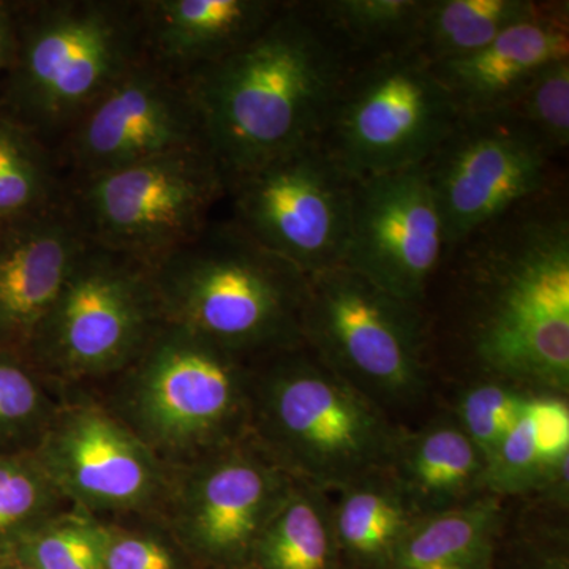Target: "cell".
Masks as SVG:
<instances>
[{"instance_id":"cell-35","label":"cell","mask_w":569,"mask_h":569,"mask_svg":"<svg viewBox=\"0 0 569 569\" xmlns=\"http://www.w3.org/2000/svg\"><path fill=\"white\" fill-rule=\"evenodd\" d=\"M523 569H569L568 557L556 550H538Z\"/></svg>"},{"instance_id":"cell-2","label":"cell","mask_w":569,"mask_h":569,"mask_svg":"<svg viewBox=\"0 0 569 569\" xmlns=\"http://www.w3.org/2000/svg\"><path fill=\"white\" fill-rule=\"evenodd\" d=\"M356 59L316 2H284L244 47L183 78L227 179L320 140Z\"/></svg>"},{"instance_id":"cell-3","label":"cell","mask_w":569,"mask_h":569,"mask_svg":"<svg viewBox=\"0 0 569 569\" xmlns=\"http://www.w3.org/2000/svg\"><path fill=\"white\" fill-rule=\"evenodd\" d=\"M141 61L138 2L48 0L14 6L13 50L0 77V112L54 152L82 112Z\"/></svg>"},{"instance_id":"cell-12","label":"cell","mask_w":569,"mask_h":569,"mask_svg":"<svg viewBox=\"0 0 569 569\" xmlns=\"http://www.w3.org/2000/svg\"><path fill=\"white\" fill-rule=\"evenodd\" d=\"M162 316L149 266L88 241L33 342L63 365H119L148 340Z\"/></svg>"},{"instance_id":"cell-8","label":"cell","mask_w":569,"mask_h":569,"mask_svg":"<svg viewBox=\"0 0 569 569\" xmlns=\"http://www.w3.org/2000/svg\"><path fill=\"white\" fill-rule=\"evenodd\" d=\"M67 194L89 241L152 268L212 222L227 176L194 148L73 181Z\"/></svg>"},{"instance_id":"cell-37","label":"cell","mask_w":569,"mask_h":569,"mask_svg":"<svg viewBox=\"0 0 569 569\" xmlns=\"http://www.w3.org/2000/svg\"><path fill=\"white\" fill-rule=\"evenodd\" d=\"M348 569H353V568H348Z\"/></svg>"},{"instance_id":"cell-7","label":"cell","mask_w":569,"mask_h":569,"mask_svg":"<svg viewBox=\"0 0 569 569\" xmlns=\"http://www.w3.org/2000/svg\"><path fill=\"white\" fill-rule=\"evenodd\" d=\"M459 116L417 52H388L356 59L320 141L361 181L421 167Z\"/></svg>"},{"instance_id":"cell-21","label":"cell","mask_w":569,"mask_h":569,"mask_svg":"<svg viewBox=\"0 0 569 569\" xmlns=\"http://www.w3.org/2000/svg\"><path fill=\"white\" fill-rule=\"evenodd\" d=\"M569 408L563 396L530 392L516 425L486 463L482 490L509 497L568 492Z\"/></svg>"},{"instance_id":"cell-24","label":"cell","mask_w":569,"mask_h":569,"mask_svg":"<svg viewBox=\"0 0 569 569\" xmlns=\"http://www.w3.org/2000/svg\"><path fill=\"white\" fill-rule=\"evenodd\" d=\"M537 0H426L411 51L429 66L481 50L537 9Z\"/></svg>"},{"instance_id":"cell-15","label":"cell","mask_w":569,"mask_h":569,"mask_svg":"<svg viewBox=\"0 0 569 569\" xmlns=\"http://www.w3.org/2000/svg\"><path fill=\"white\" fill-rule=\"evenodd\" d=\"M69 194L0 222V340L32 342L88 244Z\"/></svg>"},{"instance_id":"cell-10","label":"cell","mask_w":569,"mask_h":569,"mask_svg":"<svg viewBox=\"0 0 569 569\" xmlns=\"http://www.w3.org/2000/svg\"><path fill=\"white\" fill-rule=\"evenodd\" d=\"M557 156L515 112L460 114L421 164L447 247L563 182Z\"/></svg>"},{"instance_id":"cell-27","label":"cell","mask_w":569,"mask_h":569,"mask_svg":"<svg viewBox=\"0 0 569 569\" xmlns=\"http://www.w3.org/2000/svg\"><path fill=\"white\" fill-rule=\"evenodd\" d=\"M356 58H372L413 47L426 0H325L316 2Z\"/></svg>"},{"instance_id":"cell-22","label":"cell","mask_w":569,"mask_h":569,"mask_svg":"<svg viewBox=\"0 0 569 569\" xmlns=\"http://www.w3.org/2000/svg\"><path fill=\"white\" fill-rule=\"evenodd\" d=\"M332 530L340 557L353 569H389L396 549L419 518L387 471L335 490Z\"/></svg>"},{"instance_id":"cell-23","label":"cell","mask_w":569,"mask_h":569,"mask_svg":"<svg viewBox=\"0 0 569 569\" xmlns=\"http://www.w3.org/2000/svg\"><path fill=\"white\" fill-rule=\"evenodd\" d=\"M500 498L490 493L419 516L389 569H492L501 523Z\"/></svg>"},{"instance_id":"cell-13","label":"cell","mask_w":569,"mask_h":569,"mask_svg":"<svg viewBox=\"0 0 569 569\" xmlns=\"http://www.w3.org/2000/svg\"><path fill=\"white\" fill-rule=\"evenodd\" d=\"M445 250L440 211L421 167L356 181L343 266L425 307Z\"/></svg>"},{"instance_id":"cell-25","label":"cell","mask_w":569,"mask_h":569,"mask_svg":"<svg viewBox=\"0 0 569 569\" xmlns=\"http://www.w3.org/2000/svg\"><path fill=\"white\" fill-rule=\"evenodd\" d=\"M252 553L261 569H339L331 503L325 492L291 488Z\"/></svg>"},{"instance_id":"cell-31","label":"cell","mask_w":569,"mask_h":569,"mask_svg":"<svg viewBox=\"0 0 569 569\" xmlns=\"http://www.w3.org/2000/svg\"><path fill=\"white\" fill-rule=\"evenodd\" d=\"M48 490L37 473L21 463L0 460V535L40 515Z\"/></svg>"},{"instance_id":"cell-34","label":"cell","mask_w":569,"mask_h":569,"mask_svg":"<svg viewBox=\"0 0 569 569\" xmlns=\"http://www.w3.org/2000/svg\"><path fill=\"white\" fill-rule=\"evenodd\" d=\"M13 50V7L0 3V77L9 66Z\"/></svg>"},{"instance_id":"cell-33","label":"cell","mask_w":569,"mask_h":569,"mask_svg":"<svg viewBox=\"0 0 569 569\" xmlns=\"http://www.w3.org/2000/svg\"><path fill=\"white\" fill-rule=\"evenodd\" d=\"M173 559L168 550L151 539L110 535L104 569H173Z\"/></svg>"},{"instance_id":"cell-29","label":"cell","mask_w":569,"mask_h":569,"mask_svg":"<svg viewBox=\"0 0 569 569\" xmlns=\"http://www.w3.org/2000/svg\"><path fill=\"white\" fill-rule=\"evenodd\" d=\"M548 144L557 157L569 146V58L539 71L508 108Z\"/></svg>"},{"instance_id":"cell-4","label":"cell","mask_w":569,"mask_h":569,"mask_svg":"<svg viewBox=\"0 0 569 569\" xmlns=\"http://www.w3.org/2000/svg\"><path fill=\"white\" fill-rule=\"evenodd\" d=\"M160 312L236 353L298 348L309 277L233 220H212L193 241L151 268Z\"/></svg>"},{"instance_id":"cell-32","label":"cell","mask_w":569,"mask_h":569,"mask_svg":"<svg viewBox=\"0 0 569 569\" xmlns=\"http://www.w3.org/2000/svg\"><path fill=\"white\" fill-rule=\"evenodd\" d=\"M39 403L31 377L0 356V427L13 426L31 417Z\"/></svg>"},{"instance_id":"cell-16","label":"cell","mask_w":569,"mask_h":569,"mask_svg":"<svg viewBox=\"0 0 569 569\" xmlns=\"http://www.w3.org/2000/svg\"><path fill=\"white\" fill-rule=\"evenodd\" d=\"M569 58V2H538L481 50L432 67L459 114L505 110L539 71Z\"/></svg>"},{"instance_id":"cell-26","label":"cell","mask_w":569,"mask_h":569,"mask_svg":"<svg viewBox=\"0 0 569 569\" xmlns=\"http://www.w3.org/2000/svg\"><path fill=\"white\" fill-rule=\"evenodd\" d=\"M54 152L0 112V222L29 216L67 194Z\"/></svg>"},{"instance_id":"cell-19","label":"cell","mask_w":569,"mask_h":569,"mask_svg":"<svg viewBox=\"0 0 569 569\" xmlns=\"http://www.w3.org/2000/svg\"><path fill=\"white\" fill-rule=\"evenodd\" d=\"M51 459L63 485L89 503L130 507L151 489L148 452L121 426L96 411H81L62 426Z\"/></svg>"},{"instance_id":"cell-30","label":"cell","mask_w":569,"mask_h":569,"mask_svg":"<svg viewBox=\"0 0 569 569\" xmlns=\"http://www.w3.org/2000/svg\"><path fill=\"white\" fill-rule=\"evenodd\" d=\"M110 533L84 520H70L41 531L26 553L33 569H104Z\"/></svg>"},{"instance_id":"cell-17","label":"cell","mask_w":569,"mask_h":569,"mask_svg":"<svg viewBox=\"0 0 569 569\" xmlns=\"http://www.w3.org/2000/svg\"><path fill=\"white\" fill-rule=\"evenodd\" d=\"M279 0H140L144 59L176 77L244 47L279 13Z\"/></svg>"},{"instance_id":"cell-14","label":"cell","mask_w":569,"mask_h":569,"mask_svg":"<svg viewBox=\"0 0 569 569\" xmlns=\"http://www.w3.org/2000/svg\"><path fill=\"white\" fill-rule=\"evenodd\" d=\"M159 336L146 367V417L170 438L211 436L238 411L234 353L174 325Z\"/></svg>"},{"instance_id":"cell-20","label":"cell","mask_w":569,"mask_h":569,"mask_svg":"<svg viewBox=\"0 0 569 569\" xmlns=\"http://www.w3.org/2000/svg\"><path fill=\"white\" fill-rule=\"evenodd\" d=\"M388 473L418 515L443 511L485 493L486 459L455 417L402 433Z\"/></svg>"},{"instance_id":"cell-5","label":"cell","mask_w":569,"mask_h":569,"mask_svg":"<svg viewBox=\"0 0 569 569\" xmlns=\"http://www.w3.org/2000/svg\"><path fill=\"white\" fill-rule=\"evenodd\" d=\"M301 332L321 365L383 410L411 406L425 396V307L387 293L353 269L339 266L309 277Z\"/></svg>"},{"instance_id":"cell-9","label":"cell","mask_w":569,"mask_h":569,"mask_svg":"<svg viewBox=\"0 0 569 569\" xmlns=\"http://www.w3.org/2000/svg\"><path fill=\"white\" fill-rule=\"evenodd\" d=\"M356 179L320 140L227 179L233 222L302 274L346 264Z\"/></svg>"},{"instance_id":"cell-11","label":"cell","mask_w":569,"mask_h":569,"mask_svg":"<svg viewBox=\"0 0 569 569\" xmlns=\"http://www.w3.org/2000/svg\"><path fill=\"white\" fill-rule=\"evenodd\" d=\"M194 148L208 146L189 84L144 59L82 112L54 153L80 181Z\"/></svg>"},{"instance_id":"cell-36","label":"cell","mask_w":569,"mask_h":569,"mask_svg":"<svg viewBox=\"0 0 569 569\" xmlns=\"http://www.w3.org/2000/svg\"><path fill=\"white\" fill-rule=\"evenodd\" d=\"M0 569H33V568H31V567H28V568H18V567L13 568V567H9V568H0Z\"/></svg>"},{"instance_id":"cell-1","label":"cell","mask_w":569,"mask_h":569,"mask_svg":"<svg viewBox=\"0 0 569 569\" xmlns=\"http://www.w3.org/2000/svg\"><path fill=\"white\" fill-rule=\"evenodd\" d=\"M459 335L490 378L538 395L569 389L567 182L447 247Z\"/></svg>"},{"instance_id":"cell-6","label":"cell","mask_w":569,"mask_h":569,"mask_svg":"<svg viewBox=\"0 0 569 569\" xmlns=\"http://www.w3.org/2000/svg\"><path fill=\"white\" fill-rule=\"evenodd\" d=\"M264 418L284 466L329 492L387 471L400 432L387 410L310 355H293L268 383Z\"/></svg>"},{"instance_id":"cell-18","label":"cell","mask_w":569,"mask_h":569,"mask_svg":"<svg viewBox=\"0 0 569 569\" xmlns=\"http://www.w3.org/2000/svg\"><path fill=\"white\" fill-rule=\"evenodd\" d=\"M290 489L276 468L260 460L246 456L219 460L194 490V541L212 559H244Z\"/></svg>"},{"instance_id":"cell-28","label":"cell","mask_w":569,"mask_h":569,"mask_svg":"<svg viewBox=\"0 0 569 569\" xmlns=\"http://www.w3.org/2000/svg\"><path fill=\"white\" fill-rule=\"evenodd\" d=\"M529 396L526 389L490 377L460 395L452 417L477 445L486 463L518 421Z\"/></svg>"}]
</instances>
